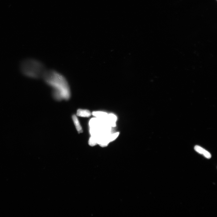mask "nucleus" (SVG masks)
Instances as JSON below:
<instances>
[{
    "instance_id": "1",
    "label": "nucleus",
    "mask_w": 217,
    "mask_h": 217,
    "mask_svg": "<svg viewBox=\"0 0 217 217\" xmlns=\"http://www.w3.org/2000/svg\"><path fill=\"white\" fill-rule=\"evenodd\" d=\"M42 78L46 83L52 88V95L56 99L68 100L70 98V86L63 75L54 70H46Z\"/></svg>"
},
{
    "instance_id": "2",
    "label": "nucleus",
    "mask_w": 217,
    "mask_h": 217,
    "mask_svg": "<svg viewBox=\"0 0 217 217\" xmlns=\"http://www.w3.org/2000/svg\"><path fill=\"white\" fill-rule=\"evenodd\" d=\"M20 69L24 76L34 79L42 78L46 71L42 63L33 58H27L23 61L20 64Z\"/></svg>"
},
{
    "instance_id": "3",
    "label": "nucleus",
    "mask_w": 217,
    "mask_h": 217,
    "mask_svg": "<svg viewBox=\"0 0 217 217\" xmlns=\"http://www.w3.org/2000/svg\"><path fill=\"white\" fill-rule=\"evenodd\" d=\"M117 116L112 113L108 114L106 118L107 122L108 125L111 127H115L116 126V122L117 120Z\"/></svg>"
},
{
    "instance_id": "4",
    "label": "nucleus",
    "mask_w": 217,
    "mask_h": 217,
    "mask_svg": "<svg viewBox=\"0 0 217 217\" xmlns=\"http://www.w3.org/2000/svg\"><path fill=\"white\" fill-rule=\"evenodd\" d=\"M194 149L196 151L200 154H203L206 158L209 159L211 158L210 153L202 147L196 145L195 146Z\"/></svg>"
},
{
    "instance_id": "5",
    "label": "nucleus",
    "mask_w": 217,
    "mask_h": 217,
    "mask_svg": "<svg viewBox=\"0 0 217 217\" xmlns=\"http://www.w3.org/2000/svg\"><path fill=\"white\" fill-rule=\"evenodd\" d=\"M101 124V120L95 117L91 119L89 122V125L90 128L99 127Z\"/></svg>"
},
{
    "instance_id": "6",
    "label": "nucleus",
    "mask_w": 217,
    "mask_h": 217,
    "mask_svg": "<svg viewBox=\"0 0 217 217\" xmlns=\"http://www.w3.org/2000/svg\"><path fill=\"white\" fill-rule=\"evenodd\" d=\"M92 115L101 120H104L106 119L108 114L104 112L96 111L93 112Z\"/></svg>"
},
{
    "instance_id": "7",
    "label": "nucleus",
    "mask_w": 217,
    "mask_h": 217,
    "mask_svg": "<svg viewBox=\"0 0 217 217\" xmlns=\"http://www.w3.org/2000/svg\"><path fill=\"white\" fill-rule=\"evenodd\" d=\"M77 115L81 117H88L91 115L92 113L87 109H79L77 110Z\"/></svg>"
},
{
    "instance_id": "8",
    "label": "nucleus",
    "mask_w": 217,
    "mask_h": 217,
    "mask_svg": "<svg viewBox=\"0 0 217 217\" xmlns=\"http://www.w3.org/2000/svg\"><path fill=\"white\" fill-rule=\"evenodd\" d=\"M72 119L75 127L79 133L82 132L83 130L82 127L77 118V116L75 115L72 116Z\"/></svg>"
},
{
    "instance_id": "9",
    "label": "nucleus",
    "mask_w": 217,
    "mask_h": 217,
    "mask_svg": "<svg viewBox=\"0 0 217 217\" xmlns=\"http://www.w3.org/2000/svg\"><path fill=\"white\" fill-rule=\"evenodd\" d=\"M88 143L89 145L92 146L98 144L97 137L91 136L89 139Z\"/></svg>"
},
{
    "instance_id": "10",
    "label": "nucleus",
    "mask_w": 217,
    "mask_h": 217,
    "mask_svg": "<svg viewBox=\"0 0 217 217\" xmlns=\"http://www.w3.org/2000/svg\"><path fill=\"white\" fill-rule=\"evenodd\" d=\"M119 132H116L110 134L108 136V138L110 142H112L116 139L119 136Z\"/></svg>"
}]
</instances>
